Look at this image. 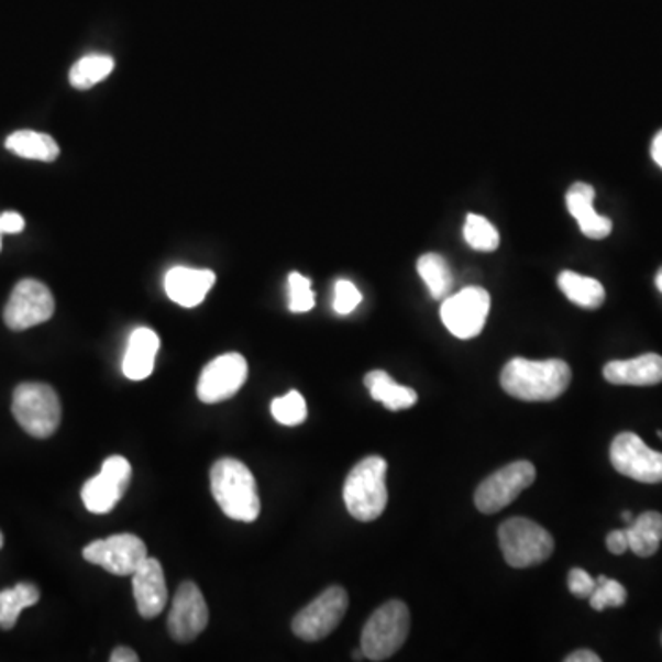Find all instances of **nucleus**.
I'll list each match as a JSON object with an SVG mask.
<instances>
[{"label": "nucleus", "instance_id": "obj_33", "mask_svg": "<svg viewBox=\"0 0 662 662\" xmlns=\"http://www.w3.org/2000/svg\"><path fill=\"white\" fill-rule=\"evenodd\" d=\"M569 591L578 598H589L596 589V580L584 569H573L569 573Z\"/></svg>", "mask_w": 662, "mask_h": 662}, {"label": "nucleus", "instance_id": "obj_3", "mask_svg": "<svg viewBox=\"0 0 662 662\" xmlns=\"http://www.w3.org/2000/svg\"><path fill=\"white\" fill-rule=\"evenodd\" d=\"M350 516L361 522L376 521L388 503L387 462L382 456H366L352 467L343 488Z\"/></svg>", "mask_w": 662, "mask_h": 662}, {"label": "nucleus", "instance_id": "obj_30", "mask_svg": "<svg viewBox=\"0 0 662 662\" xmlns=\"http://www.w3.org/2000/svg\"><path fill=\"white\" fill-rule=\"evenodd\" d=\"M628 598V593L622 584L617 580H609L606 576L596 578V589L589 596V604L595 611H604L607 607H622Z\"/></svg>", "mask_w": 662, "mask_h": 662}, {"label": "nucleus", "instance_id": "obj_4", "mask_svg": "<svg viewBox=\"0 0 662 662\" xmlns=\"http://www.w3.org/2000/svg\"><path fill=\"white\" fill-rule=\"evenodd\" d=\"M499 544L510 567L528 569L547 562L554 552V538L541 525L514 517L499 527Z\"/></svg>", "mask_w": 662, "mask_h": 662}, {"label": "nucleus", "instance_id": "obj_21", "mask_svg": "<svg viewBox=\"0 0 662 662\" xmlns=\"http://www.w3.org/2000/svg\"><path fill=\"white\" fill-rule=\"evenodd\" d=\"M365 387L371 390L372 399L385 405L388 410L410 409L418 401L412 388L398 385L387 372H368L365 376Z\"/></svg>", "mask_w": 662, "mask_h": 662}, {"label": "nucleus", "instance_id": "obj_15", "mask_svg": "<svg viewBox=\"0 0 662 662\" xmlns=\"http://www.w3.org/2000/svg\"><path fill=\"white\" fill-rule=\"evenodd\" d=\"M208 626V606L194 582H185L175 593L168 617L169 635L177 642H191Z\"/></svg>", "mask_w": 662, "mask_h": 662}, {"label": "nucleus", "instance_id": "obj_9", "mask_svg": "<svg viewBox=\"0 0 662 662\" xmlns=\"http://www.w3.org/2000/svg\"><path fill=\"white\" fill-rule=\"evenodd\" d=\"M346 611H349L346 591L338 585L330 587L293 618V633L308 642L322 640L338 628Z\"/></svg>", "mask_w": 662, "mask_h": 662}, {"label": "nucleus", "instance_id": "obj_35", "mask_svg": "<svg viewBox=\"0 0 662 662\" xmlns=\"http://www.w3.org/2000/svg\"><path fill=\"white\" fill-rule=\"evenodd\" d=\"M607 549L615 556H620L626 550H629L628 536L626 530H613L606 539Z\"/></svg>", "mask_w": 662, "mask_h": 662}, {"label": "nucleus", "instance_id": "obj_7", "mask_svg": "<svg viewBox=\"0 0 662 662\" xmlns=\"http://www.w3.org/2000/svg\"><path fill=\"white\" fill-rule=\"evenodd\" d=\"M536 481V467L532 462L517 461L500 467L484 478L475 492V506L483 514H497L511 505L525 489Z\"/></svg>", "mask_w": 662, "mask_h": 662}, {"label": "nucleus", "instance_id": "obj_26", "mask_svg": "<svg viewBox=\"0 0 662 662\" xmlns=\"http://www.w3.org/2000/svg\"><path fill=\"white\" fill-rule=\"evenodd\" d=\"M40 602V589L32 584H18L13 589L0 591V628L12 629L26 607Z\"/></svg>", "mask_w": 662, "mask_h": 662}, {"label": "nucleus", "instance_id": "obj_14", "mask_svg": "<svg viewBox=\"0 0 662 662\" xmlns=\"http://www.w3.org/2000/svg\"><path fill=\"white\" fill-rule=\"evenodd\" d=\"M249 365L242 354L219 355L202 368L197 396L202 404H219L236 396L247 382Z\"/></svg>", "mask_w": 662, "mask_h": 662}, {"label": "nucleus", "instance_id": "obj_42", "mask_svg": "<svg viewBox=\"0 0 662 662\" xmlns=\"http://www.w3.org/2000/svg\"><path fill=\"white\" fill-rule=\"evenodd\" d=\"M657 434H659V438L662 440V431H657Z\"/></svg>", "mask_w": 662, "mask_h": 662}, {"label": "nucleus", "instance_id": "obj_36", "mask_svg": "<svg viewBox=\"0 0 662 662\" xmlns=\"http://www.w3.org/2000/svg\"><path fill=\"white\" fill-rule=\"evenodd\" d=\"M139 661V655H136L135 651L131 650V648H117L111 653V662H136Z\"/></svg>", "mask_w": 662, "mask_h": 662}, {"label": "nucleus", "instance_id": "obj_31", "mask_svg": "<svg viewBox=\"0 0 662 662\" xmlns=\"http://www.w3.org/2000/svg\"><path fill=\"white\" fill-rule=\"evenodd\" d=\"M315 308V293L311 280L300 273L289 275V309L293 313H306Z\"/></svg>", "mask_w": 662, "mask_h": 662}, {"label": "nucleus", "instance_id": "obj_11", "mask_svg": "<svg viewBox=\"0 0 662 662\" xmlns=\"http://www.w3.org/2000/svg\"><path fill=\"white\" fill-rule=\"evenodd\" d=\"M84 558L107 573L117 576H133L136 569L146 562V543L133 533H119L107 539H98L87 544Z\"/></svg>", "mask_w": 662, "mask_h": 662}, {"label": "nucleus", "instance_id": "obj_10", "mask_svg": "<svg viewBox=\"0 0 662 662\" xmlns=\"http://www.w3.org/2000/svg\"><path fill=\"white\" fill-rule=\"evenodd\" d=\"M609 459L615 470L637 483H662V453L651 450L635 432H620L613 440Z\"/></svg>", "mask_w": 662, "mask_h": 662}, {"label": "nucleus", "instance_id": "obj_17", "mask_svg": "<svg viewBox=\"0 0 662 662\" xmlns=\"http://www.w3.org/2000/svg\"><path fill=\"white\" fill-rule=\"evenodd\" d=\"M567 210L576 221H578L580 231L584 236L591 240H604L613 231L611 219L604 218L595 210V188L587 183H574L569 188Z\"/></svg>", "mask_w": 662, "mask_h": 662}, {"label": "nucleus", "instance_id": "obj_1", "mask_svg": "<svg viewBox=\"0 0 662 662\" xmlns=\"http://www.w3.org/2000/svg\"><path fill=\"white\" fill-rule=\"evenodd\" d=\"M573 379L571 366L562 360L530 361L516 357L500 372V387L511 398L543 404L560 398Z\"/></svg>", "mask_w": 662, "mask_h": 662}, {"label": "nucleus", "instance_id": "obj_2", "mask_svg": "<svg viewBox=\"0 0 662 662\" xmlns=\"http://www.w3.org/2000/svg\"><path fill=\"white\" fill-rule=\"evenodd\" d=\"M213 499L227 517L234 521L253 522L260 516L258 486L254 475L236 459H221L210 470Z\"/></svg>", "mask_w": 662, "mask_h": 662}, {"label": "nucleus", "instance_id": "obj_32", "mask_svg": "<svg viewBox=\"0 0 662 662\" xmlns=\"http://www.w3.org/2000/svg\"><path fill=\"white\" fill-rule=\"evenodd\" d=\"M363 300L360 289L349 280H339L335 284V295H333V309L339 315H350L355 311Z\"/></svg>", "mask_w": 662, "mask_h": 662}, {"label": "nucleus", "instance_id": "obj_25", "mask_svg": "<svg viewBox=\"0 0 662 662\" xmlns=\"http://www.w3.org/2000/svg\"><path fill=\"white\" fill-rule=\"evenodd\" d=\"M418 275L426 282L427 289L434 300H444L453 289V273L445 258L440 254H423L418 260Z\"/></svg>", "mask_w": 662, "mask_h": 662}, {"label": "nucleus", "instance_id": "obj_38", "mask_svg": "<svg viewBox=\"0 0 662 662\" xmlns=\"http://www.w3.org/2000/svg\"><path fill=\"white\" fill-rule=\"evenodd\" d=\"M651 157L659 164V168L662 169V131H659L653 142H651Z\"/></svg>", "mask_w": 662, "mask_h": 662}, {"label": "nucleus", "instance_id": "obj_43", "mask_svg": "<svg viewBox=\"0 0 662 662\" xmlns=\"http://www.w3.org/2000/svg\"><path fill=\"white\" fill-rule=\"evenodd\" d=\"M0 249H2V240H0Z\"/></svg>", "mask_w": 662, "mask_h": 662}, {"label": "nucleus", "instance_id": "obj_24", "mask_svg": "<svg viewBox=\"0 0 662 662\" xmlns=\"http://www.w3.org/2000/svg\"><path fill=\"white\" fill-rule=\"evenodd\" d=\"M558 286L565 293V297L580 308L598 309L606 300V289L600 282L573 271H563L562 275L558 276Z\"/></svg>", "mask_w": 662, "mask_h": 662}, {"label": "nucleus", "instance_id": "obj_23", "mask_svg": "<svg viewBox=\"0 0 662 662\" xmlns=\"http://www.w3.org/2000/svg\"><path fill=\"white\" fill-rule=\"evenodd\" d=\"M7 147L19 157L41 163H54L59 157V146L51 135L37 131H15L7 139Z\"/></svg>", "mask_w": 662, "mask_h": 662}, {"label": "nucleus", "instance_id": "obj_37", "mask_svg": "<svg viewBox=\"0 0 662 662\" xmlns=\"http://www.w3.org/2000/svg\"><path fill=\"white\" fill-rule=\"evenodd\" d=\"M565 662H600V657L596 655L595 651L578 650L565 657Z\"/></svg>", "mask_w": 662, "mask_h": 662}, {"label": "nucleus", "instance_id": "obj_27", "mask_svg": "<svg viewBox=\"0 0 662 662\" xmlns=\"http://www.w3.org/2000/svg\"><path fill=\"white\" fill-rule=\"evenodd\" d=\"M114 59L101 54H90L79 59L70 70V85L74 89L87 90L100 84L103 79L113 73Z\"/></svg>", "mask_w": 662, "mask_h": 662}, {"label": "nucleus", "instance_id": "obj_22", "mask_svg": "<svg viewBox=\"0 0 662 662\" xmlns=\"http://www.w3.org/2000/svg\"><path fill=\"white\" fill-rule=\"evenodd\" d=\"M629 550L640 558H650L655 554L662 541V514L659 511H644L626 528Z\"/></svg>", "mask_w": 662, "mask_h": 662}, {"label": "nucleus", "instance_id": "obj_39", "mask_svg": "<svg viewBox=\"0 0 662 662\" xmlns=\"http://www.w3.org/2000/svg\"><path fill=\"white\" fill-rule=\"evenodd\" d=\"M655 284H657V287H659V291L662 293V269L659 271V275H657Z\"/></svg>", "mask_w": 662, "mask_h": 662}, {"label": "nucleus", "instance_id": "obj_40", "mask_svg": "<svg viewBox=\"0 0 662 662\" xmlns=\"http://www.w3.org/2000/svg\"><path fill=\"white\" fill-rule=\"evenodd\" d=\"M622 517H624V521H628V522L633 521V516H631V511H624Z\"/></svg>", "mask_w": 662, "mask_h": 662}, {"label": "nucleus", "instance_id": "obj_12", "mask_svg": "<svg viewBox=\"0 0 662 662\" xmlns=\"http://www.w3.org/2000/svg\"><path fill=\"white\" fill-rule=\"evenodd\" d=\"M56 302L51 289L41 282L21 280L13 287L10 300L4 308V322L13 331L29 330L51 320Z\"/></svg>", "mask_w": 662, "mask_h": 662}, {"label": "nucleus", "instance_id": "obj_19", "mask_svg": "<svg viewBox=\"0 0 662 662\" xmlns=\"http://www.w3.org/2000/svg\"><path fill=\"white\" fill-rule=\"evenodd\" d=\"M604 377L613 385L653 387L662 383V357L644 354L628 361H611L604 366Z\"/></svg>", "mask_w": 662, "mask_h": 662}, {"label": "nucleus", "instance_id": "obj_41", "mask_svg": "<svg viewBox=\"0 0 662 662\" xmlns=\"http://www.w3.org/2000/svg\"><path fill=\"white\" fill-rule=\"evenodd\" d=\"M2 544H4V538H2V532H0V549H2Z\"/></svg>", "mask_w": 662, "mask_h": 662}, {"label": "nucleus", "instance_id": "obj_8", "mask_svg": "<svg viewBox=\"0 0 662 662\" xmlns=\"http://www.w3.org/2000/svg\"><path fill=\"white\" fill-rule=\"evenodd\" d=\"M489 293L483 287H464L453 297L444 298L440 317L445 328L459 339L477 338L488 320Z\"/></svg>", "mask_w": 662, "mask_h": 662}, {"label": "nucleus", "instance_id": "obj_29", "mask_svg": "<svg viewBox=\"0 0 662 662\" xmlns=\"http://www.w3.org/2000/svg\"><path fill=\"white\" fill-rule=\"evenodd\" d=\"M271 412H273L275 420L282 423V426H300L308 418V405H306L302 394L291 390L286 396L276 398L273 401Z\"/></svg>", "mask_w": 662, "mask_h": 662}, {"label": "nucleus", "instance_id": "obj_28", "mask_svg": "<svg viewBox=\"0 0 662 662\" xmlns=\"http://www.w3.org/2000/svg\"><path fill=\"white\" fill-rule=\"evenodd\" d=\"M464 240L470 247L481 253H494L499 247V232L495 229L488 219L478 216V213H467L466 223H464Z\"/></svg>", "mask_w": 662, "mask_h": 662}, {"label": "nucleus", "instance_id": "obj_6", "mask_svg": "<svg viewBox=\"0 0 662 662\" xmlns=\"http://www.w3.org/2000/svg\"><path fill=\"white\" fill-rule=\"evenodd\" d=\"M13 416L24 431L35 438H48L62 421V404L56 390L45 383H23L15 388Z\"/></svg>", "mask_w": 662, "mask_h": 662}, {"label": "nucleus", "instance_id": "obj_5", "mask_svg": "<svg viewBox=\"0 0 662 662\" xmlns=\"http://www.w3.org/2000/svg\"><path fill=\"white\" fill-rule=\"evenodd\" d=\"M409 631V607L404 602H387L365 624L361 635V650L368 661H387L405 644Z\"/></svg>", "mask_w": 662, "mask_h": 662}, {"label": "nucleus", "instance_id": "obj_20", "mask_svg": "<svg viewBox=\"0 0 662 662\" xmlns=\"http://www.w3.org/2000/svg\"><path fill=\"white\" fill-rule=\"evenodd\" d=\"M158 349H161V339L155 331L150 328H136L131 333L125 350L124 365H122L125 377H130L131 382H142L152 376Z\"/></svg>", "mask_w": 662, "mask_h": 662}, {"label": "nucleus", "instance_id": "obj_13", "mask_svg": "<svg viewBox=\"0 0 662 662\" xmlns=\"http://www.w3.org/2000/svg\"><path fill=\"white\" fill-rule=\"evenodd\" d=\"M131 464L124 456H109L101 464V472L85 483L81 499L90 514H109L124 497L130 486Z\"/></svg>", "mask_w": 662, "mask_h": 662}, {"label": "nucleus", "instance_id": "obj_18", "mask_svg": "<svg viewBox=\"0 0 662 662\" xmlns=\"http://www.w3.org/2000/svg\"><path fill=\"white\" fill-rule=\"evenodd\" d=\"M216 275L208 269L174 267L168 271L164 287L168 297L183 308H196L212 289Z\"/></svg>", "mask_w": 662, "mask_h": 662}, {"label": "nucleus", "instance_id": "obj_34", "mask_svg": "<svg viewBox=\"0 0 662 662\" xmlns=\"http://www.w3.org/2000/svg\"><path fill=\"white\" fill-rule=\"evenodd\" d=\"M24 219L18 212L0 213V236L2 234H19L23 232Z\"/></svg>", "mask_w": 662, "mask_h": 662}, {"label": "nucleus", "instance_id": "obj_16", "mask_svg": "<svg viewBox=\"0 0 662 662\" xmlns=\"http://www.w3.org/2000/svg\"><path fill=\"white\" fill-rule=\"evenodd\" d=\"M133 593L136 609L141 617L155 618L164 611L168 604V587L164 569L155 558H146V562L133 573Z\"/></svg>", "mask_w": 662, "mask_h": 662}]
</instances>
